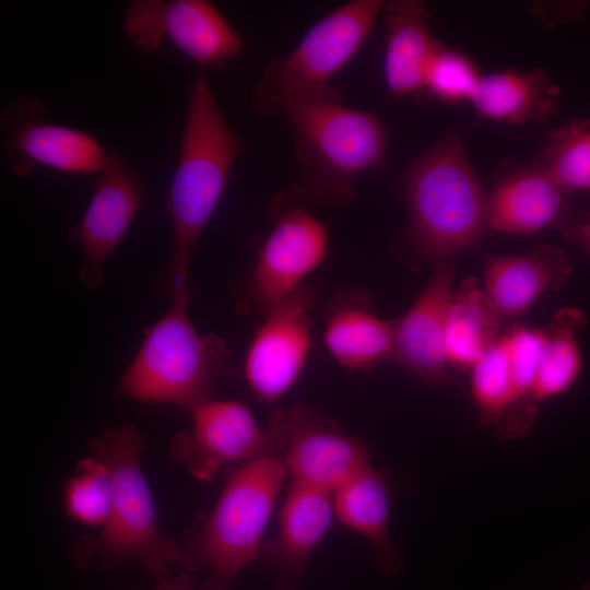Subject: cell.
Here are the masks:
<instances>
[{
  "mask_svg": "<svg viewBox=\"0 0 590 590\" xmlns=\"http://www.w3.org/2000/svg\"><path fill=\"white\" fill-rule=\"evenodd\" d=\"M244 143L222 114L204 76L188 87L184 131L169 187L173 238L169 288L187 286L197 244L216 210Z\"/></svg>",
  "mask_w": 590,
  "mask_h": 590,
  "instance_id": "6da1fadb",
  "label": "cell"
},
{
  "mask_svg": "<svg viewBox=\"0 0 590 590\" xmlns=\"http://www.w3.org/2000/svg\"><path fill=\"white\" fill-rule=\"evenodd\" d=\"M87 447L108 467L110 510L98 534L75 543L73 560L84 567L97 559L102 568L111 569L133 559L155 580L165 578L172 564H180L182 548L158 527L154 498L140 463L144 449L141 433L131 424H121L92 437Z\"/></svg>",
  "mask_w": 590,
  "mask_h": 590,
  "instance_id": "7a4b0ae2",
  "label": "cell"
},
{
  "mask_svg": "<svg viewBox=\"0 0 590 590\" xmlns=\"http://www.w3.org/2000/svg\"><path fill=\"white\" fill-rule=\"evenodd\" d=\"M286 476L271 446L228 470L214 507L180 542L179 566L191 573L206 570L199 590H232L238 574L259 559L263 535Z\"/></svg>",
  "mask_w": 590,
  "mask_h": 590,
  "instance_id": "3957f363",
  "label": "cell"
},
{
  "mask_svg": "<svg viewBox=\"0 0 590 590\" xmlns=\"http://www.w3.org/2000/svg\"><path fill=\"white\" fill-rule=\"evenodd\" d=\"M295 134L298 181L286 191L303 203L347 206L359 175L380 165L386 132L378 118L342 102H321L288 111Z\"/></svg>",
  "mask_w": 590,
  "mask_h": 590,
  "instance_id": "277c9868",
  "label": "cell"
},
{
  "mask_svg": "<svg viewBox=\"0 0 590 590\" xmlns=\"http://www.w3.org/2000/svg\"><path fill=\"white\" fill-rule=\"evenodd\" d=\"M169 294L166 312L145 330L117 391L142 404L191 410L210 399L227 371L232 350L221 337L196 329L188 311L187 286L169 288Z\"/></svg>",
  "mask_w": 590,
  "mask_h": 590,
  "instance_id": "5b68a950",
  "label": "cell"
},
{
  "mask_svg": "<svg viewBox=\"0 0 590 590\" xmlns=\"http://www.w3.org/2000/svg\"><path fill=\"white\" fill-rule=\"evenodd\" d=\"M409 236L414 251L436 263L473 246L486 226V197L460 141L448 137L405 175Z\"/></svg>",
  "mask_w": 590,
  "mask_h": 590,
  "instance_id": "8992f818",
  "label": "cell"
},
{
  "mask_svg": "<svg viewBox=\"0 0 590 590\" xmlns=\"http://www.w3.org/2000/svg\"><path fill=\"white\" fill-rule=\"evenodd\" d=\"M384 7L380 0H352L317 21L288 55L264 68L251 110L285 116L304 105L342 102L332 79L361 49Z\"/></svg>",
  "mask_w": 590,
  "mask_h": 590,
  "instance_id": "52a82bcc",
  "label": "cell"
},
{
  "mask_svg": "<svg viewBox=\"0 0 590 590\" xmlns=\"http://www.w3.org/2000/svg\"><path fill=\"white\" fill-rule=\"evenodd\" d=\"M329 247L326 225L306 204L282 191L274 204V222L263 240L238 300L241 312L261 315L303 286L324 260Z\"/></svg>",
  "mask_w": 590,
  "mask_h": 590,
  "instance_id": "ba28073f",
  "label": "cell"
},
{
  "mask_svg": "<svg viewBox=\"0 0 590 590\" xmlns=\"http://www.w3.org/2000/svg\"><path fill=\"white\" fill-rule=\"evenodd\" d=\"M268 433L293 483L333 493L370 464L368 446L361 438L305 404L275 410Z\"/></svg>",
  "mask_w": 590,
  "mask_h": 590,
  "instance_id": "9c48e42d",
  "label": "cell"
},
{
  "mask_svg": "<svg viewBox=\"0 0 590 590\" xmlns=\"http://www.w3.org/2000/svg\"><path fill=\"white\" fill-rule=\"evenodd\" d=\"M125 34L140 49L153 51L165 38L203 69L238 58L243 39L206 0L130 2Z\"/></svg>",
  "mask_w": 590,
  "mask_h": 590,
  "instance_id": "30bf717a",
  "label": "cell"
},
{
  "mask_svg": "<svg viewBox=\"0 0 590 590\" xmlns=\"http://www.w3.org/2000/svg\"><path fill=\"white\" fill-rule=\"evenodd\" d=\"M3 153L19 177L40 165L70 175L101 173L107 151L90 133L51 123L46 107L19 96L1 111Z\"/></svg>",
  "mask_w": 590,
  "mask_h": 590,
  "instance_id": "8fae6325",
  "label": "cell"
},
{
  "mask_svg": "<svg viewBox=\"0 0 590 590\" xmlns=\"http://www.w3.org/2000/svg\"><path fill=\"white\" fill-rule=\"evenodd\" d=\"M315 303L314 290L303 285L266 312L244 362L245 379L258 400L278 401L300 376L312 347Z\"/></svg>",
  "mask_w": 590,
  "mask_h": 590,
  "instance_id": "7c38bea8",
  "label": "cell"
},
{
  "mask_svg": "<svg viewBox=\"0 0 590 590\" xmlns=\"http://www.w3.org/2000/svg\"><path fill=\"white\" fill-rule=\"evenodd\" d=\"M191 427L169 442V456L199 481L214 480L270 447L251 410L237 400H206L190 410Z\"/></svg>",
  "mask_w": 590,
  "mask_h": 590,
  "instance_id": "4fadbf2b",
  "label": "cell"
},
{
  "mask_svg": "<svg viewBox=\"0 0 590 590\" xmlns=\"http://www.w3.org/2000/svg\"><path fill=\"white\" fill-rule=\"evenodd\" d=\"M142 181L125 161L108 152L80 223L70 236L83 252L80 280L88 288L103 280L104 263L129 229L141 204Z\"/></svg>",
  "mask_w": 590,
  "mask_h": 590,
  "instance_id": "5bb4252c",
  "label": "cell"
},
{
  "mask_svg": "<svg viewBox=\"0 0 590 590\" xmlns=\"http://www.w3.org/2000/svg\"><path fill=\"white\" fill-rule=\"evenodd\" d=\"M455 268L436 263L427 284L406 312L394 321L391 362L426 384L455 381L448 373L445 324Z\"/></svg>",
  "mask_w": 590,
  "mask_h": 590,
  "instance_id": "9a60e30c",
  "label": "cell"
},
{
  "mask_svg": "<svg viewBox=\"0 0 590 590\" xmlns=\"http://www.w3.org/2000/svg\"><path fill=\"white\" fill-rule=\"evenodd\" d=\"M335 517L332 493L291 482L278 530L259 558L278 576L276 590H296L306 565Z\"/></svg>",
  "mask_w": 590,
  "mask_h": 590,
  "instance_id": "2e32d148",
  "label": "cell"
},
{
  "mask_svg": "<svg viewBox=\"0 0 590 590\" xmlns=\"http://www.w3.org/2000/svg\"><path fill=\"white\" fill-rule=\"evenodd\" d=\"M393 335L394 321L378 317L362 290L339 291L326 309L324 346L347 370L368 371L391 362Z\"/></svg>",
  "mask_w": 590,
  "mask_h": 590,
  "instance_id": "e0dca14e",
  "label": "cell"
},
{
  "mask_svg": "<svg viewBox=\"0 0 590 590\" xmlns=\"http://www.w3.org/2000/svg\"><path fill=\"white\" fill-rule=\"evenodd\" d=\"M573 267L564 253L541 246L524 255H494L485 259L484 292L504 318L524 314L543 294L566 283Z\"/></svg>",
  "mask_w": 590,
  "mask_h": 590,
  "instance_id": "ac0fdd59",
  "label": "cell"
},
{
  "mask_svg": "<svg viewBox=\"0 0 590 590\" xmlns=\"http://www.w3.org/2000/svg\"><path fill=\"white\" fill-rule=\"evenodd\" d=\"M563 193L545 168L515 174L486 197V226L515 234H532L558 224L564 229L574 215Z\"/></svg>",
  "mask_w": 590,
  "mask_h": 590,
  "instance_id": "d6986e66",
  "label": "cell"
},
{
  "mask_svg": "<svg viewBox=\"0 0 590 590\" xmlns=\"http://www.w3.org/2000/svg\"><path fill=\"white\" fill-rule=\"evenodd\" d=\"M335 517L373 546L377 567L393 576L401 569L390 533L391 488L386 472L370 464L332 493Z\"/></svg>",
  "mask_w": 590,
  "mask_h": 590,
  "instance_id": "ffe728a7",
  "label": "cell"
},
{
  "mask_svg": "<svg viewBox=\"0 0 590 590\" xmlns=\"http://www.w3.org/2000/svg\"><path fill=\"white\" fill-rule=\"evenodd\" d=\"M387 44L384 75L398 96L424 88L428 66L441 48L428 26L429 11L423 1L396 0L385 4Z\"/></svg>",
  "mask_w": 590,
  "mask_h": 590,
  "instance_id": "44dd1931",
  "label": "cell"
},
{
  "mask_svg": "<svg viewBox=\"0 0 590 590\" xmlns=\"http://www.w3.org/2000/svg\"><path fill=\"white\" fill-rule=\"evenodd\" d=\"M559 90L541 70L497 72L481 76L470 102L489 119L521 123L554 113Z\"/></svg>",
  "mask_w": 590,
  "mask_h": 590,
  "instance_id": "7402d4cb",
  "label": "cell"
},
{
  "mask_svg": "<svg viewBox=\"0 0 590 590\" xmlns=\"http://www.w3.org/2000/svg\"><path fill=\"white\" fill-rule=\"evenodd\" d=\"M502 320L475 278L461 283L451 293L446 316L445 347L449 366L460 371L471 370L500 337Z\"/></svg>",
  "mask_w": 590,
  "mask_h": 590,
  "instance_id": "603a6c76",
  "label": "cell"
},
{
  "mask_svg": "<svg viewBox=\"0 0 590 590\" xmlns=\"http://www.w3.org/2000/svg\"><path fill=\"white\" fill-rule=\"evenodd\" d=\"M586 317L576 307L558 310L550 326L543 330V342L535 380L532 403L560 396L578 380L582 359L577 342V333L583 328Z\"/></svg>",
  "mask_w": 590,
  "mask_h": 590,
  "instance_id": "cb8c5ba5",
  "label": "cell"
},
{
  "mask_svg": "<svg viewBox=\"0 0 590 590\" xmlns=\"http://www.w3.org/2000/svg\"><path fill=\"white\" fill-rule=\"evenodd\" d=\"M543 330L515 324L503 334L506 342L512 391V410L498 429L505 439L524 435L532 425L535 405L531 394L538 370Z\"/></svg>",
  "mask_w": 590,
  "mask_h": 590,
  "instance_id": "d4e9b609",
  "label": "cell"
},
{
  "mask_svg": "<svg viewBox=\"0 0 590 590\" xmlns=\"http://www.w3.org/2000/svg\"><path fill=\"white\" fill-rule=\"evenodd\" d=\"M471 393L483 424L498 429L514 405L509 355L500 335L471 368Z\"/></svg>",
  "mask_w": 590,
  "mask_h": 590,
  "instance_id": "484cf974",
  "label": "cell"
},
{
  "mask_svg": "<svg viewBox=\"0 0 590 590\" xmlns=\"http://www.w3.org/2000/svg\"><path fill=\"white\" fill-rule=\"evenodd\" d=\"M111 482L106 463L91 455L81 459L63 493L66 514L73 521L102 528L109 516Z\"/></svg>",
  "mask_w": 590,
  "mask_h": 590,
  "instance_id": "4316f807",
  "label": "cell"
},
{
  "mask_svg": "<svg viewBox=\"0 0 590 590\" xmlns=\"http://www.w3.org/2000/svg\"><path fill=\"white\" fill-rule=\"evenodd\" d=\"M546 170L563 189L590 190V120L575 119L548 135Z\"/></svg>",
  "mask_w": 590,
  "mask_h": 590,
  "instance_id": "83f0119b",
  "label": "cell"
},
{
  "mask_svg": "<svg viewBox=\"0 0 590 590\" xmlns=\"http://www.w3.org/2000/svg\"><path fill=\"white\" fill-rule=\"evenodd\" d=\"M480 79L465 56L441 47L428 66L424 88L446 102L471 101Z\"/></svg>",
  "mask_w": 590,
  "mask_h": 590,
  "instance_id": "f1b7e54d",
  "label": "cell"
},
{
  "mask_svg": "<svg viewBox=\"0 0 590 590\" xmlns=\"http://www.w3.org/2000/svg\"><path fill=\"white\" fill-rule=\"evenodd\" d=\"M563 233L566 238L577 241L590 253V214L573 216Z\"/></svg>",
  "mask_w": 590,
  "mask_h": 590,
  "instance_id": "f546056e",
  "label": "cell"
},
{
  "mask_svg": "<svg viewBox=\"0 0 590 590\" xmlns=\"http://www.w3.org/2000/svg\"><path fill=\"white\" fill-rule=\"evenodd\" d=\"M154 590H193L194 580L191 571L182 570L179 574H169L163 579L156 580Z\"/></svg>",
  "mask_w": 590,
  "mask_h": 590,
  "instance_id": "4dcf8cb0",
  "label": "cell"
},
{
  "mask_svg": "<svg viewBox=\"0 0 590 590\" xmlns=\"http://www.w3.org/2000/svg\"><path fill=\"white\" fill-rule=\"evenodd\" d=\"M581 590H590V579L587 580L583 586H582V589Z\"/></svg>",
  "mask_w": 590,
  "mask_h": 590,
  "instance_id": "1f68e13d",
  "label": "cell"
}]
</instances>
